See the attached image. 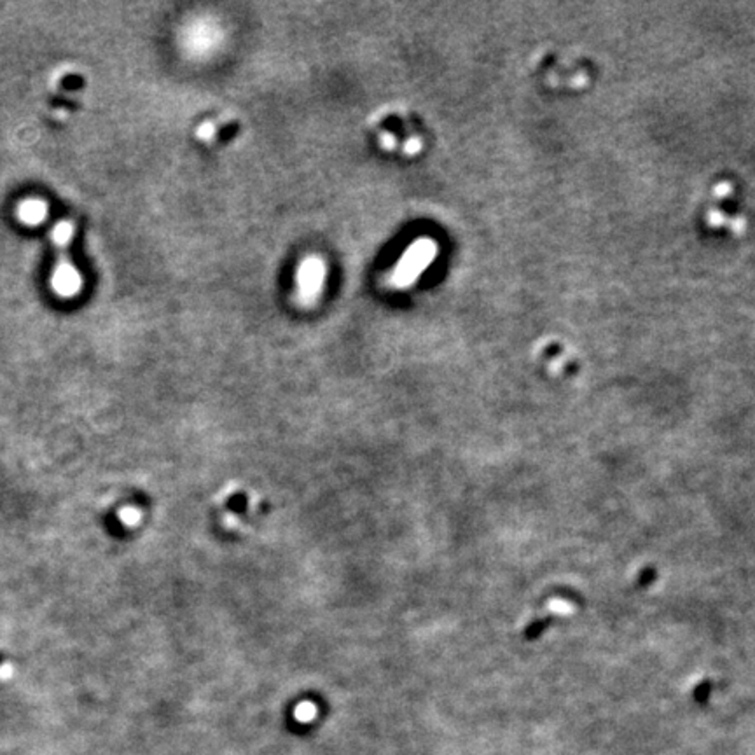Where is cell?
Returning <instances> with one entry per match:
<instances>
[{
  "label": "cell",
  "instance_id": "6da1fadb",
  "mask_svg": "<svg viewBox=\"0 0 755 755\" xmlns=\"http://www.w3.org/2000/svg\"><path fill=\"white\" fill-rule=\"evenodd\" d=\"M437 245L431 238H420L408 247L390 273L389 282L396 289H408L436 259Z\"/></svg>",
  "mask_w": 755,
  "mask_h": 755
},
{
  "label": "cell",
  "instance_id": "7a4b0ae2",
  "mask_svg": "<svg viewBox=\"0 0 755 755\" xmlns=\"http://www.w3.org/2000/svg\"><path fill=\"white\" fill-rule=\"evenodd\" d=\"M222 32L210 18L192 19L182 34V48L191 56H207L219 48Z\"/></svg>",
  "mask_w": 755,
  "mask_h": 755
},
{
  "label": "cell",
  "instance_id": "3957f363",
  "mask_svg": "<svg viewBox=\"0 0 755 755\" xmlns=\"http://www.w3.org/2000/svg\"><path fill=\"white\" fill-rule=\"evenodd\" d=\"M325 277H327V266L319 255H309L299 264L297 269V303L303 306H312L319 299L320 292L324 290Z\"/></svg>",
  "mask_w": 755,
  "mask_h": 755
},
{
  "label": "cell",
  "instance_id": "277c9868",
  "mask_svg": "<svg viewBox=\"0 0 755 755\" xmlns=\"http://www.w3.org/2000/svg\"><path fill=\"white\" fill-rule=\"evenodd\" d=\"M53 287L60 296H73L81 289V277L77 269L73 268L71 259L61 252L60 261L56 262L53 271Z\"/></svg>",
  "mask_w": 755,
  "mask_h": 755
},
{
  "label": "cell",
  "instance_id": "5b68a950",
  "mask_svg": "<svg viewBox=\"0 0 755 755\" xmlns=\"http://www.w3.org/2000/svg\"><path fill=\"white\" fill-rule=\"evenodd\" d=\"M19 219L23 220L29 226H36V224L42 222L48 215V207H46L44 201L41 200H25L18 208Z\"/></svg>",
  "mask_w": 755,
  "mask_h": 755
},
{
  "label": "cell",
  "instance_id": "8992f818",
  "mask_svg": "<svg viewBox=\"0 0 755 755\" xmlns=\"http://www.w3.org/2000/svg\"><path fill=\"white\" fill-rule=\"evenodd\" d=\"M72 233H73V227H72V222H68V220H63V222L56 224V226L53 227L54 245L60 247V249H65V247L71 243Z\"/></svg>",
  "mask_w": 755,
  "mask_h": 755
},
{
  "label": "cell",
  "instance_id": "52a82bcc",
  "mask_svg": "<svg viewBox=\"0 0 755 755\" xmlns=\"http://www.w3.org/2000/svg\"><path fill=\"white\" fill-rule=\"evenodd\" d=\"M214 133H215V128L212 123H203V125L198 128V137L201 138V140H210V138L214 137Z\"/></svg>",
  "mask_w": 755,
  "mask_h": 755
},
{
  "label": "cell",
  "instance_id": "ba28073f",
  "mask_svg": "<svg viewBox=\"0 0 755 755\" xmlns=\"http://www.w3.org/2000/svg\"><path fill=\"white\" fill-rule=\"evenodd\" d=\"M420 149H421V140L418 137H413L411 140H408V144H406L404 147V150L408 154H416Z\"/></svg>",
  "mask_w": 755,
  "mask_h": 755
},
{
  "label": "cell",
  "instance_id": "9c48e42d",
  "mask_svg": "<svg viewBox=\"0 0 755 755\" xmlns=\"http://www.w3.org/2000/svg\"><path fill=\"white\" fill-rule=\"evenodd\" d=\"M379 144H381L383 149H392V147H396V137L390 133H383L381 142H379Z\"/></svg>",
  "mask_w": 755,
  "mask_h": 755
},
{
  "label": "cell",
  "instance_id": "30bf717a",
  "mask_svg": "<svg viewBox=\"0 0 755 755\" xmlns=\"http://www.w3.org/2000/svg\"><path fill=\"white\" fill-rule=\"evenodd\" d=\"M715 192H717L719 196H724V195H729L731 192V188L727 184H720L715 188Z\"/></svg>",
  "mask_w": 755,
  "mask_h": 755
}]
</instances>
